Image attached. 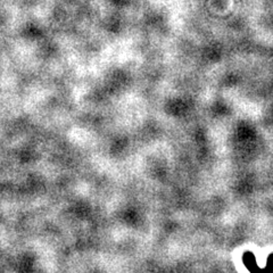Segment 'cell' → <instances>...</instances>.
<instances>
[{
	"instance_id": "1",
	"label": "cell",
	"mask_w": 273,
	"mask_h": 273,
	"mask_svg": "<svg viewBox=\"0 0 273 273\" xmlns=\"http://www.w3.org/2000/svg\"><path fill=\"white\" fill-rule=\"evenodd\" d=\"M241 262H243V265L246 267V270H248L249 272L262 270L259 263H257V259L256 255L254 254V251L251 250L244 251L243 256H241Z\"/></svg>"
},
{
	"instance_id": "2",
	"label": "cell",
	"mask_w": 273,
	"mask_h": 273,
	"mask_svg": "<svg viewBox=\"0 0 273 273\" xmlns=\"http://www.w3.org/2000/svg\"><path fill=\"white\" fill-rule=\"evenodd\" d=\"M262 270L265 271H273V253H270L266 259V265Z\"/></svg>"
}]
</instances>
